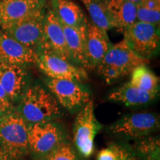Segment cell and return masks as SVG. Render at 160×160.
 Wrapping results in <instances>:
<instances>
[{"instance_id": "cell-1", "label": "cell", "mask_w": 160, "mask_h": 160, "mask_svg": "<svg viewBox=\"0 0 160 160\" xmlns=\"http://www.w3.org/2000/svg\"><path fill=\"white\" fill-rule=\"evenodd\" d=\"M20 111L26 123L31 125L52 121L62 116L60 106L52 93L37 85L26 89L22 95Z\"/></svg>"}, {"instance_id": "cell-2", "label": "cell", "mask_w": 160, "mask_h": 160, "mask_svg": "<svg viewBox=\"0 0 160 160\" xmlns=\"http://www.w3.org/2000/svg\"><path fill=\"white\" fill-rule=\"evenodd\" d=\"M45 16L44 8L15 21L2 24L0 28L22 45L37 52L42 42Z\"/></svg>"}, {"instance_id": "cell-3", "label": "cell", "mask_w": 160, "mask_h": 160, "mask_svg": "<svg viewBox=\"0 0 160 160\" xmlns=\"http://www.w3.org/2000/svg\"><path fill=\"white\" fill-rule=\"evenodd\" d=\"M0 142L4 153L19 158L28 148V126L22 117L11 114L0 119Z\"/></svg>"}, {"instance_id": "cell-4", "label": "cell", "mask_w": 160, "mask_h": 160, "mask_svg": "<svg viewBox=\"0 0 160 160\" xmlns=\"http://www.w3.org/2000/svg\"><path fill=\"white\" fill-rule=\"evenodd\" d=\"M101 128L102 125L95 117L93 101L90 100L80 108L73 125V140L82 157L87 158L93 153L95 137Z\"/></svg>"}, {"instance_id": "cell-5", "label": "cell", "mask_w": 160, "mask_h": 160, "mask_svg": "<svg viewBox=\"0 0 160 160\" xmlns=\"http://www.w3.org/2000/svg\"><path fill=\"white\" fill-rule=\"evenodd\" d=\"M65 141V132L59 124L50 121L28 126L29 149L42 159Z\"/></svg>"}, {"instance_id": "cell-6", "label": "cell", "mask_w": 160, "mask_h": 160, "mask_svg": "<svg viewBox=\"0 0 160 160\" xmlns=\"http://www.w3.org/2000/svg\"><path fill=\"white\" fill-rule=\"evenodd\" d=\"M159 118L151 113L127 115L109 127L112 134L127 139H140L159 128Z\"/></svg>"}, {"instance_id": "cell-7", "label": "cell", "mask_w": 160, "mask_h": 160, "mask_svg": "<svg viewBox=\"0 0 160 160\" xmlns=\"http://www.w3.org/2000/svg\"><path fill=\"white\" fill-rule=\"evenodd\" d=\"M124 39L137 55L149 59L159 48V26L137 21L124 31Z\"/></svg>"}, {"instance_id": "cell-8", "label": "cell", "mask_w": 160, "mask_h": 160, "mask_svg": "<svg viewBox=\"0 0 160 160\" xmlns=\"http://www.w3.org/2000/svg\"><path fill=\"white\" fill-rule=\"evenodd\" d=\"M47 86L59 105L68 111L79 110L91 100L89 91L77 82L49 78Z\"/></svg>"}, {"instance_id": "cell-9", "label": "cell", "mask_w": 160, "mask_h": 160, "mask_svg": "<svg viewBox=\"0 0 160 160\" xmlns=\"http://www.w3.org/2000/svg\"><path fill=\"white\" fill-rule=\"evenodd\" d=\"M37 53L36 64L50 79H68L82 82L88 79L85 69L48 52Z\"/></svg>"}, {"instance_id": "cell-10", "label": "cell", "mask_w": 160, "mask_h": 160, "mask_svg": "<svg viewBox=\"0 0 160 160\" xmlns=\"http://www.w3.org/2000/svg\"><path fill=\"white\" fill-rule=\"evenodd\" d=\"M39 52H48L69 62L72 61L66 44L63 25L52 10L45 13L42 42L37 53Z\"/></svg>"}, {"instance_id": "cell-11", "label": "cell", "mask_w": 160, "mask_h": 160, "mask_svg": "<svg viewBox=\"0 0 160 160\" xmlns=\"http://www.w3.org/2000/svg\"><path fill=\"white\" fill-rule=\"evenodd\" d=\"M148 63V59L137 55L123 39L116 45H111L99 64L116 68L126 76L138 66L146 65Z\"/></svg>"}, {"instance_id": "cell-12", "label": "cell", "mask_w": 160, "mask_h": 160, "mask_svg": "<svg viewBox=\"0 0 160 160\" xmlns=\"http://www.w3.org/2000/svg\"><path fill=\"white\" fill-rule=\"evenodd\" d=\"M25 65L0 60V84L11 102L22 97L27 83Z\"/></svg>"}, {"instance_id": "cell-13", "label": "cell", "mask_w": 160, "mask_h": 160, "mask_svg": "<svg viewBox=\"0 0 160 160\" xmlns=\"http://www.w3.org/2000/svg\"><path fill=\"white\" fill-rule=\"evenodd\" d=\"M111 47L107 31L94 24L88 23L86 41V68H97Z\"/></svg>"}, {"instance_id": "cell-14", "label": "cell", "mask_w": 160, "mask_h": 160, "mask_svg": "<svg viewBox=\"0 0 160 160\" xmlns=\"http://www.w3.org/2000/svg\"><path fill=\"white\" fill-rule=\"evenodd\" d=\"M34 50L22 45L0 28V60L26 65L36 63Z\"/></svg>"}, {"instance_id": "cell-15", "label": "cell", "mask_w": 160, "mask_h": 160, "mask_svg": "<svg viewBox=\"0 0 160 160\" xmlns=\"http://www.w3.org/2000/svg\"><path fill=\"white\" fill-rule=\"evenodd\" d=\"M46 0H0V25L45 8Z\"/></svg>"}, {"instance_id": "cell-16", "label": "cell", "mask_w": 160, "mask_h": 160, "mask_svg": "<svg viewBox=\"0 0 160 160\" xmlns=\"http://www.w3.org/2000/svg\"><path fill=\"white\" fill-rule=\"evenodd\" d=\"M106 8L113 28L124 31L137 22V5L128 0H108Z\"/></svg>"}, {"instance_id": "cell-17", "label": "cell", "mask_w": 160, "mask_h": 160, "mask_svg": "<svg viewBox=\"0 0 160 160\" xmlns=\"http://www.w3.org/2000/svg\"><path fill=\"white\" fill-rule=\"evenodd\" d=\"M87 27L88 24L77 27L63 25L66 44L72 61L79 64L85 69L86 68Z\"/></svg>"}, {"instance_id": "cell-18", "label": "cell", "mask_w": 160, "mask_h": 160, "mask_svg": "<svg viewBox=\"0 0 160 160\" xmlns=\"http://www.w3.org/2000/svg\"><path fill=\"white\" fill-rule=\"evenodd\" d=\"M157 96V93L142 91L131 85L128 82L111 92L108 95V99L131 107L146 105L153 101Z\"/></svg>"}, {"instance_id": "cell-19", "label": "cell", "mask_w": 160, "mask_h": 160, "mask_svg": "<svg viewBox=\"0 0 160 160\" xmlns=\"http://www.w3.org/2000/svg\"><path fill=\"white\" fill-rule=\"evenodd\" d=\"M51 7L63 25L77 27L88 24L82 10L71 0H51Z\"/></svg>"}, {"instance_id": "cell-20", "label": "cell", "mask_w": 160, "mask_h": 160, "mask_svg": "<svg viewBox=\"0 0 160 160\" xmlns=\"http://www.w3.org/2000/svg\"><path fill=\"white\" fill-rule=\"evenodd\" d=\"M130 84L142 91L158 93L159 79L146 65L138 66L131 73Z\"/></svg>"}, {"instance_id": "cell-21", "label": "cell", "mask_w": 160, "mask_h": 160, "mask_svg": "<svg viewBox=\"0 0 160 160\" xmlns=\"http://www.w3.org/2000/svg\"><path fill=\"white\" fill-rule=\"evenodd\" d=\"M88 11L93 24L104 31L113 28L108 13L106 2L102 0H81Z\"/></svg>"}, {"instance_id": "cell-22", "label": "cell", "mask_w": 160, "mask_h": 160, "mask_svg": "<svg viewBox=\"0 0 160 160\" xmlns=\"http://www.w3.org/2000/svg\"><path fill=\"white\" fill-rule=\"evenodd\" d=\"M132 152L138 160H160L159 138L144 137L138 139Z\"/></svg>"}, {"instance_id": "cell-23", "label": "cell", "mask_w": 160, "mask_h": 160, "mask_svg": "<svg viewBox=\"0 0 160 160\" xmlns=\"http://www.w3.org/2000/svg\"><path fill=\"white\" fill-rule=\"evenodd\" d=\"M43 160H80L77 151L71 144L65 141Z\"/></svg>"}, {"instance_id": "cell-24", "label": "cell", "mask_w": 160, "mask_h": 160, "mask_svg": "<svg viewBox=\"0 0 160 160\" xmlns=\"http://www.w3.org/2000/svg\"><path fill=\"white\" fill-rule=\"evenodd\" d=\"M137 20L142 22L159 25L160 10H152L137 5Z\"/></svg>"}, {"instance_id": "cell-25", "label": "cell", "mask_w": 160, "mask_h": 160, "mask_svg": "<svg viewBox=\"0 0 160 160\" xmlns=\"http://www.w3.org/2000/svg\"><path fill=\"white\" fill-rule=\"evenodd\" d=\"M97 68L99 75H101L105 79L106 82L108 84L117 81L125 76L119 70L110 65L99 64L98 65Z\"/></svg>"}, {"instance_id": "cell-26", "label": "cell", "mask_w": 160, "mask_h": 160, "mask_svg": "<svg viewBox=\"0 0 160 160\" xmlns=\"http://www.w3.org/2000/svg\"><path fill=\"white\" fill-rule=\"evenodd\" d=\"M97 160H119L118 145L113 144L101 150L98 153Z\"/></svg>"}, {"instance_id": "cell-27", "label": "cell", "mask_w": 160, "mask_h": 160, "mask_svg": "<svg viewBox=\"0 0 160 160\" xmlns=\"http://www.w3.org/2000/svg\"><path fill=\"white\" fill-rule=\"evenodd\" d=\"M11 108V100L0 84V113H5V112L9 111Z\"/></svg>"}, {"instance_id": "cell-28", "label": "cell", "mask_w": 160, "mask_h": 160, "mask_svg": "<svg viewBox=\"0 0 160 160\" xmlns=\"http://www.w3.org/2000/svg\"><path fill=\"white\" fill-rule=\"evenodd\" d=\"M119 160H138L133 153L127 148L118 145Z\"/></svg>"}, {"instance_id": "cell-29", "label": "cell", "mask_w": 160, "mask_h": 160, "mask_svg": "<svg viewBox=\"0 0 160 160\" xmlns=\"http://www.w3.org/2000/svg\"><path fill=\"white\" fill-rule=\"evenodd\" d=\"M138 5L152 10H160V0H141Z\"/></svg>"}, {"instance_id": "cell-30", "label": "cell", "mask_w": 160, "mask_h": 160, "mask_svg": "<svg viewBox=\"0 0 160 160\" xmlns=\"http://www.w3.org/2000/svg\"><path fill=\"white\" fill-rule=\"evenodd\" d=\"M0 160H15V158L10 157L4 152H0Z\"/></svg>"}, {"instance_id": "cell-31", "label": "cell", "mask_w": 160, "mask_h": 160, "mask_svg": "<svg viewBox=\"0 0 160 160\" xmlns=\"http://www.w3.org/2000/svg\"><path fill=\"white\" fill-rule=\"evenodd\" d=\"M128 1L131 2H133V3H134L135 5H138V4L140 3L141 0H128Z\"/></svg>"}]
</instances>
